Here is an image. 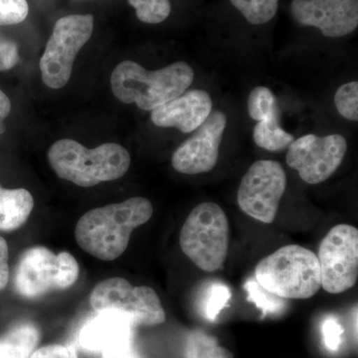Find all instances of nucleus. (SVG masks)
<instances>
[{
    "mask_svg": "<svg viewBox=\"0 0 358 358\" xmlns=\"http://www.w3.org/2000/svg\"><path fill=\"white\" fill-rule=\"evenodd\" d=\"M136 9V17L148 24H159L171 13V0H128Z\"/></svg>",
    "mask_w": 358,
    "mask_h": 358,
    "instance_id": "22",
    "label": "nucleus"
},
{
    "mask_svg": "<svg viewBox=\"0 0 358 358\" xmlns=\"http://www.w3.org/2000/svg\"><path fill=\"white\" fill-rule=\"evenodd\" d=\"M20 60L15 42L0 35V71L13 69Z\"/></svg>",
    "mask_w": 358,
    "mask_h": 358,
    "instance_id": "27",
    "label": "nucleus"
},
{
    "mask_svg": "<svg viewBox=\"0 0 358 358\" xmlns=\"http://www.w3.org/2000/svg\"><path fill=\"white\" fill-rule=\"evenodd\" d=\"M48 160L59 178L81 187L121 178L131 166L128 150L117 143H103L89 150L69 138L53 143Z\"/></svg>",
    "mask_w": 358,
    "mask_h": 358,
    "instance_id": "3",
    "label": "nucleus"
},
{
    "mask_svg": "<svg viewBox=\"0 0 358 358\" xmlns=\"http://www.w3.org/2000/svg\"><path fill=\"white\" fill-rule=\"evenodd\" d=\"M244 288L248 293L249 301L255 303L256 307L260 308L264 315L282 313L286 307L285 299L268 293L256 280H248L245 284Z\"/></svg>",
    "mask_w": 358,
    "mask_h": 358,
    "instance_id": "23",
    "label": "nucleus"
},
{
    "mask_svg": "<svg viewBox=\"0 0 358 358\" xmlns=\"http://www.w3.org/2000/svg\"><path fill=\"white\" fill-rule=\"evenodd\" d=\"M6 124H4V122H0V134H2L6 131Z\"/></svg>",
    "mask_w": 358,
    "mask_h": 358,
    "instance_id": "33",
    "label": "nucleus"
},
{
    "mask_svg": "<svg viewBox=\"0 0 358 358\" xmlns=\"http://www.w3.org/2000/svg\"><path fill=\"white\" fill-rule=\"evenodd\" d=\"M133 322L122 313L96 312L82 327L79 343L86 352L100 353L102 357L131 350Z\"/></svg>",
    "mask_w": 358,
    "mask_h": 358,
    "instance_id": "14",
    "label": "nucleus"
},
{
    "mask_svg": "<svg viewBox=\"0 0 358 358\" xmlns=\"http://www.w3.org/2000/svg\"><path fill=\"white\" fill-rule=\"evenodd\" d=\"M96 312H117L134 324L157 326L166 322V312L154 289L134 287L124 278H110L96 285L90 296Z\"/></svg>",
    "mask_w": 358,
    "mask_h": 358,
    "instance_id": "8",
    "label": "nucleus"
},
{
    "mask_svg": "<svg viewBox=\"0 0 358 358\" xmlns=\"http://www.w3.org/2000/svg\"><path fill=\"white\" fill-rule=\"evenodd\" d=\"M40 333L31 322H21L0 338V358H29L38 345Z\"/></svg>",
    "mask_w": 358,
    "mask_h": 358,
    "instance_id": "17",
    "label": "nucleus"
},
{
    "mask_svg": "<svg viewBox=\"0 0 358 358\" xmlns=\"http://www.w3.org/2000/svg\"><path fill=\"white\" fill-rule=\"evenodd\" d=\"M11 103L8 96L0 90V122H4V120L10 114Z\"/></svg>",
    "mask_w": 358,
    "mask_h": 358,
    "instance_id": "31",
    "label": "nucleus"
},
{
    "mask_svg": "<svg viewBox=\"0 0 358 358\" xmlns=\"http://www.w3.org/2000/svg\"><path fill=\"white\" fill-rule=\"evenodd\" d=\"M320 285L327 293L341 294L352 288L358 278V230L338 224L320 242L317 254Z\"/></svg>",
    "mask_w": 358,
    "mask_h": 358,
    "instance_id": "9",
    "label": "nucleus"
},
{
    "mask_svg": "<svg viewBox=\"0 0 358 358\" xmlns=\"http://www.w3.org/2000/svg\"><path fill=\"white\" fill-rule=\"evenodd\" d=\"M26 0H0V26L18 24L27 17Z\"/></svg>",
    "mask_w": 358,
    "mask_h": 358,
    "instance_id": "25",
    "label": "nucleus"
},
{
    "mask_svg": "<svg viewBox=\"0 0 358 358\" xmlns=\"http://www.w3.org/2000/svg\"><path fill=\"white\" fill-rule=\"evenodd\" d=\"M292 17L299 25L319 29L324 36H348L358 27V0H292Z\"/></svg>",
    "mask_w": 358,
    "mask_h": 358,
    "instance_id": "13",
    "label": "nucleus"
},
{
    "mask_svg": "<svg viewBox=\"0 0 358 358\" xmlns=\"http://www.w3.org/2000/svg\"><path fill=\"white\" fill-rule=\"evenodd\" d=\"M33 207L34 199L28 190L0 186V231L18 229L29 218Z\"/></svg>",
    "mask_w": 358,
    "mask_h": 358,
    "instance_id": "16",
    "label": "nucleus"
},
{
    "mask_svg": "<svg viewBox=\"0 0 358 358\" xmlns=\"http://www.w3.org/2000/svg\"><path fill=\"white\" fill-rule=\"evenodd\" d=\"M230 298V289L227 286L222 284L213 285L205 305V315L207 319L215 320L221 310L227 307Z\"/></svg>",
    "mask_w": 358,
    "mask_h": 358,
    "instance_id": "26",
    "label": "nucleus"
},
{
    "mask_svg": "<svg viewBox=\"0 0 358 358\" xmlns=\"http://www.w3.org/2000/svg\"><path fill=\"white\" fill-rule=\"evenodd\" d=\"M9 280L8 246L0 237V289L6 288Z\"/></svg>",
    "mask_w": 358,
    "mask_h": 358,
    "instance_id": "30",
    "label": "nucleus"
},
{
    "mask_svg": "<svg viewBox=\"0 0 358 358\" xmlns=\"http://www.w3.org/2000/svg\"><path fill=\"white\" fill-rule=\"evenodd\" d=\"M79 264L69 252L55 254L46 247H33L21 256L14 275L20 296L36 299L52 291L69 289L79 277Z\"/></svg>",
    "mask_w": 358,
    "mask_h": 358,
    "instance_id": "6",
    "label": "nucleus"
},
{
    "mask_svg": "<svg viewBox=\"0 0 358 358\" xmlns=\"http://www.w3.org/2000/svg\"><path fill=\"white\" fill-rule=\"evenodd\" d=\"M286 186V173L280 162L258 160L242 178L237 193L238 205L250 217L273 223Z\"/></svg>",
    "mask_w": 358,
    "mask_h": 358,
    "instance_id": "10",
    "label": "nucleus"
},
{
    "mask_svg": "<svg viewBox=\"0 0 358 358\" xmlns=\"http://www.w3.org/2000/svg\"><path fill=\"white\" fill-rule=\"evenodd\" d=\"M212 99L203 90H192L152 110L150 119L159 128H174L181 133L196 131L211 114Z\"/></svg>",
    "mask_w": 358,
    "mask_h": 358,
    "instance_id": "15",
    "label": "nucleus"
},
{
    "mask_svg": "<svg viewBox=\"0 0 358 358\" xmlns=\"http://www.w3.org/2000/svg\"><path fill=\"white\" fill-rule=\"evenodd\" d=\"M346 150L348 143L341 134H306L291 143L286 162L306 183L319 185L338 171Z\"/></svg>",
    "mask_w": 358,
    "mask_h": 358,
    "instance_id": "11",
    "label": "nucleus"
},
{
    "mask_svg": "<svg viewBox=\"0 0 358 358\" xmlns=\"http://www.w3.org/2000/svg\"><path fill=\"white\" fill-rule=\"evenodd\" d=\"M186 358H234L227 348L205 334L194 333L186 345Z\"/></svg>",
    "mask_w": 358,
    "mask_h": 358,
    "instance_id": "21",
    "label": "nucleus"
},
{
    "mask_svg": "<svg viewBox=\"0 0 358 358\" xmlns=\"http://www.w3.org/2000/svg\"><path fill=\"white\" fill-rule=\"evenodd\" d=\"M248 113L254 121H280L277 99L267 87L259 86L252 90L248 99Z\"/></svg>",
    "mask_w": 358,
    "mask_h": 358,
    "instance_id": "20",
    "label": "nucleus"
},
{
    "mask_svg": "<svg viewBox=\"0 0 358 358\" xmlns=\"http://www.w3.org/2000/svg\"><path fill=\"white\" fill-rule=\"evenodd\" d=\"M253 138L258 147L268 152L286 150L294 141L293 134L284 131L278 120L258 122L254 129Z\"/></svg>",
    "mask_w": 358,
    "mask_h": 358,
    "instance_id": "18",
    "label": "nucleus"
},
{
    "mask_svg": "<svg viewBox=\"0 0 358 358\" xmlns=\"http://www.w3.org/2000/svg\"><path fill=\"white\" fill-rule=\"evenodd\" d=\"M194 80V71L182 61L162 69L145 70L134 61H124L113 71L110 86L117 100L154 110L182 95Z\"/></svg>",
    "mask_w": 358,
    "mask_h": 358,
    "instance_id": "2",
    "label": "nucleus"
},
{
    "mask_svg": "<svg viewBox=\"0 0 358 358\" xmlns=\"http://www.w3.org/2000/svg\"><path fill=\"white\" fill-rule=\"evenodd\" d=\"M154 207L145 197L92 209L78 221L75 238L80 248L102 261H114L128 248L136 228L152 218Z\"/></svg>",
    "mask_w": 358,
    "mask_h": 358,
    "instance_id": "1",
    "label": "nucleus"
},
{
    "mask_svg": "<svg viewBox=\"0 0 358 358\" xmlns=\"http://www.w3.org/2000/svg\"><path fill=\"white\" fill-rule=\"evenodd\" d=\"M29 358H78L72 345H52L35 350Z\"/></svg>",
    "mask_w": 358,
    "mask_h": 358,
    "instance_id": "29",
    "label": "nucleus"
},
{
    "mask_svg": "<svg viewBox=\"0 0 358 358\" xmlns=\"http://www.w3.org/2000/svg\"><path fill=\"white\" fill-rule=\"evenodd\" d=\"M94 17L90 14H72L60 18L46 44L40 71L42 80L51 89H61L69 82L79 51L91 38Z\"/></svg>",
    "mask_w": 358,
    "mask_h": 358,
    "instance_id": "7",
    "label": "nucleus"
},
{
    "mask_svg": "<svg viewBox=\"0 0 358 358\" xmlns=\"http://www.w3.org/2000/svg\"><path fill=\"white\" fill-rule=\"evenodd\" d=\"M334 105L341 117L348 121H358V83L350 82L339 87L334 96Z\"/></svg>",
    "mask_w": 358,
    "mask_h": 358,
    "instance_id": "24",
    "label": "nucleus"
},
{
    "mask_svg": "<svg viewBox=\"0 0 358 358\" xmlns=\"http://www.w3.org/2000/svg\"><path fill=\"white\" fill-rule=\"evenodd\" d=\"M179 243L185 255L204 272L220 270L229 248V221L219 205L204 202L186 219Z\"/></svg>",
    "mask_w": 358,
    "mask_h": 358,
    "instance_id": "5",
    "label": "nucleus"
},
{
    "mask_svg": "<svg viewBox=\"0 0 358 358\" xmlns=\"http://www.w3.org/2000/svg\"><path fill=\"white\" fill-rule=\"evenodd\" d=\"M226 126L227 117L223 112H211L195 134L174 152L171 159L173 169L188 176L211 171L218 162Z\"/></svg>",
    "mask_w": 358,
    "mask_h": 358,
    "instance_id": "12",
    "label": "nucleus"
},
{
    "mask_svg": "<svg viewBox=\"0 0 358 358\" xmlns=\"http://www.w3.org/2000/svg\"><path fill=\"white\" fill-rule=\"evenodd\" d=\"M343 334V327L338 320L329 317L322 324V334H324V345L329 350L336 352L341 343V336Z\"/></svg>",
    "mask_w": 358,
    "mask_h": 358,
    "instance_id": "28",
    "label": "nucleus"
},
{
    "mask_svg": "<svg viewBox=\"0 0 358 358\" xmlns=\"http://www.w3.org/2000/svg\"><path fill=\"white\" fill-rule=\"evenodd\" d=\"M251 25H264L274 20L280 0H229Z\"/></svg>",
    "mask_w": 358,
    "mask_h": 358,
    "instance_id": "19",
    "label": "nucleus"
},
{
    "mask_svg": "<svg viewBox=\"0 0 358 358\" xmlns=\"http://www.w3.org/2000/svg\"><path fill=\"white\" fill-rule=\"evenodd\" d=\"M103 358H138L133 352V350H128V352L114 353V355H105Z\"/></svg>",
    "mask_w": 358,
    "mask_h": 358,
    "instance_id": "32",
    "label": "nucleus"
},
{
    "mask_svg": "<svg viewBox=\"0 0 358 358\" xmlns=\"http://www.w3.org/2000/svg\"><path fill=\"white\" fill-rule=\"evenodd\" d=\"M255 280L282 299L307 300L322 288L317 256L300 245H287L262 259L255 268Z\"/></svg>",
    "mask_w": 358,
    "mask_h": 358,
    "instance_id": "4",
    "label": "nucleus"
}]
</instances>
